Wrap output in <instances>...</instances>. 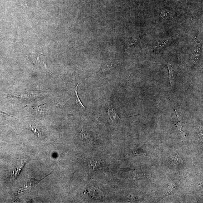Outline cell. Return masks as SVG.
Instances as JSON below:
<instances>
[{
  "label": "cell",
  "mask_w": 203,
  "mask_h": 203,
  "mask_svg": "<svg viewBox=\"0 0 203 203\" xmlns=\"http://www.w3.org/2000/svg\"><path fill=\"white\" fill-rule=\"evenodd\" d=\"M50 174L46 175V176L41 179H37L34 178H28L26 179L25 184L21 187V190H22L23 191L25 192L28 191L29 190H31L32 188L35 187L38 183L41 182V180Z\"/></svg>",
  "instance_id": "1"
},
{
  "label": "cell",
  "mask_w": 203,
  "mask_h": 203,
  "mask_svg": "<svg viewBox=\"0 0 203 203\" xmlns=\"http://www.w3.org/2000/svg\"><path fill=\"white\" fill-rule=\"evenodd\" d=\"M108 113L111 124L114 125L117 124L120 119L117 111L113 107L111 102H110L108 104Z\"/></svg>",
  "instance_id": "2"
},
{
  "label": "cell",
  "mask_w": 203,
  "mask_h": 203,
  "mask_svg": "<svg viewBox=\"0 0 203 203\" xmlns=\"http://www.w3.org/2000/svg\"><path fill=\"white\" fill-rule=\"evenodd\" d=\"M172 38H166L156 41L153 45V48L155 50H160L166 48L173 41Z\"/></svg>",
  "instance_id": "3"
},
{
  "label": "cell",
  "mask_w": 203,
  "mask_h": 203,
  "mask_svg": "<svg viewBox=\"0 0 203 203\" xmlns=\"http://www.w3.org/2000/svg\"><path fill=\"white\" fill-rule=\"evenodd\" d=\"M26 161H21V163H20L17 165L16 168H14L13 174H12V177H13L12 178L13 179H16L19 175L23 167L24 166L25 164H26Z\"/></svg>",
  "instance_id": "4"
},
{
  "label": "cell",
  "mask_w": 203,
  "mask_h": 203,
  "mask_svg": "<svg viewBox=\"0 0 203 203\" xmlns=\"http://www.w3.org/2000/svg\"><path fill=\"white\" fill-rule=\"evenodd\" d=\"M170 161L171 164L174 165L175 166L177 167L180 166L182 164L183 161L181 158L179 156L177 153L173 154L170 157Z\"/></svg>",
  "instance_id": "5"
},
{
  "label": "cell",
  "mask_w": 203,
  "mask_h": 203,
  "mask_svg": "<svg viewBox=\"0 0 203 203\" xmlns=\"http://www.w3.org/2000/svg\"><path fill=\"white\" fill-rule=\"evenodd\" d=\"M36 63H37L38 66L41 67V68L46 70L47 71L49 72L46 64V59H45L44 55H39L37 58Z\"/></svg>",
  "instance_id": "6"
},
{
  "label": "cell",
  "mask_w": 203,
  "mask_h": 203,
  "mask_svg": "<svg viewBox=\"0 0 203 203\" xmlns=\"http://www.w3.org/2000/svg\"><path fill=\"white\" fill-rule=\"evenodd\" d=\"M177 186H178L177 184L175 182H172L171 184H169L167 188V190L164 191L165 196V195H171L174 193L176 190L177 189Z\"/></svg>",
  "instance_id": "7"
},
{
  "label": "cell",
  "mask_w": 203,
  "mask_h": 203,
  "mask_svg": "<svg viewBox=\"0 0 203 203\" xmlns=\"http://www.w3.org/2000/svg\"><path fill=\"white\" fill-rule=\"evenodd\" d=\"M79 85V84H78L77 85V86H76L75 90L76 104H77L78 108L80 110L82 111H83L86 112L87 111V110L86 108L84 106V105H83L82 103H81L80 100L78 97V96L77 93V87Z\"/></svg>",
  "instance_id": "8"
},
{
  "label": "cell",
  "mask_w": 203,
  "mask_h": 203,
  "mask_svg": "<svg viewBox=\"0 0 203 203\" xmlns=\"http://www.w3.org/2000/svg\"><path fill=\"white\" fill-rule=\"evenodd\" d=\"M160 16L164 19H170L173 17L174 16V13L171 11L167 10V9H163L160 12Z\"/></svg>",
  "instance_id": "9"
},
{
  "label": "cell",
  "mask_w": 203,
  "mask_h": 203,
  "mask_svg": "<svg viewBox=\"0 0 203 203\" xmlns=\"http://www.w3.org/2000/svg\"><path fill=\"white\" fill-rule=\"evenodd\" d=\"M167 66L169 72V81L171 87H173L174 84V70L173 66L170 63H168Z\"/></svg>",
  "instance_id": "10"
},
{
  "label": "cell",
  "mask_w": 203,
  "mask_h": 203,
  "mask_svg": "<svg viewBox=\"0 0 203 203\" xmlns=\"http://www.w3.org/2000/svg\"><path fill=\"white\" fill-rule=\"evenodd\" d=\"M117 64L114 63H107L104 65L102 68V71L104 73L111 71L112 69L116 66Z\"/></svg>",
  "instance_id": "11"
},
{
  "label": "cell",
  "mask_w": 203,
  "mask_h": 203,
  "mask_svg": "<svg viewBox=\"0 0 203 203\" xmlns=\"http://www.w3.org/2000/svg\"><path fill=\"white\" fill-rule=\"evenodd\" d=\"M177 117L178 118V121H177V124L176 125V126L180 130L181 133L184 134L183 130L184 125V121L181 119V118L179 117L178 115H177Z\"/></svg>",
  "instance_id": "12"
},
{
  "label": "cell",
  "mask_w": 203,
  "mask_h": 203,
  "mask_svg": "<svg viewBox=\"0 0 203 203\" xmlns=\"http://www.w3.org/2000/svg\"><path fill=\"white\" fill-rule=\"evenodd\" d=\"M30 127L32 130V131L34 132V134L37 135L39 138L42 139V138H41V131L35 125H30Z\"/></svg>",
  "instance_id": "13"
},
{
  "label": "cell",
  "mask_w": 203,
  "mask_h": 203,
  "mask_svg": "<svg viewBox=\"0 0 203 203\" xmlns=\"http://www.w3.org/2000/svg\"><path fill=\"white\" fill-rule=\"evenodd\" d=\"M80 135L82 138L84 139H88L89 138V135H88L87 132L85 129L83 128L80 130Z\"/></svg>",
  "instance_id": "14"
},
{
  "label": "cell",
  "mask_w": 203,
  "mask_h": 203,
  "mask_svg": "<svg viewBox=\"0 0 203 203\" xmlns=\"http://www.w3.org/2000/svg\"><path fill=\"white\" fill-rule=\"evenodd\" d=\"M138 40L137 39H133L131 40L127 46L125 47L126 50H128V49L131 48L134 45H135L138 42Z\"/></svg>",
  "instance_id": "15"
},
{
  "label": "cell",
  "mask_w": 203,
  "mask_h": 203,
  "mask_svg": "<svg viewBox=\"0 0 203 203\" xmlns=\"http://www.w3.org/2000/svg\"><path fill=\"white\" fill-rule=\"evenodd\" d=\"M20 1H21V3H22V4L23 5H27V3H26L27 0H20Z\"/></svg>",
  "instance_id": "16"
},
{
  "label": "cell",
  "mask_w": 203,
  "mask_h": 203,
  "mask_svg": "<svg viewBox=\"0 0 203 203\" xmlns=\"http://www.w3.org/2000/svg\"><path fill=\"white\" fill-rule=\"evenodd\" d=\"M88 1H90V0H88Z\"/></svg>",
  "instance_id": "17"
}]
</instances>
